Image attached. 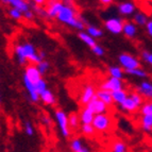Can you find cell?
<instances>
[{
  "label": "cell",
  "instance_id": "cell-1",
  "mask_svg": "<svg viewBox=\"0 0 152 152\" xmlns=\"http://www.w3.org/2000/svg\"><path fill=\"white\" fill-rule=\"evenodd\" d=\"M14 53L17 58V62L21 66H27L28 62H30V64L37 65L43 61L36 48L30 43L17 44L14 48Z\"/></svg>",
  "mask_w": 152,
  "mask_h": 152
},
{
  "label": "cell",
  "instance_id": "cell-2",
  "mask_svg": "<svg viewBox=\"0 0 152 152\" xmlns=\"http://www.w3.org/2000/svg\"><path fill=\"white\" fill-rule=\"evenodd\" d=\"M56 19L60 23L78 30L79 32L84 31V28H85V23H84L85 20L78 15V12L75 9V7H68V5L64 4L62 10L58 13Z\"/></svg>",
  "mask_w": 152,
  "mask_h": 152
},
{
  "label": "cell",
  "instance_id": "cell-3",
  "mask_svg": "<svg viewBox=\"0 0 152 152\" xmlns=\"http://www.w3.org/2000/svg\"><path fill=\"white\" fill-rule=\"evenodd\" d=\"M118 62H119V64H120V67H121L124 71L140 68V60L130 53L119 54V56H118Z\"/></svg>",
  "mask_w": 152,
  "mask_h": 152
},
{
  "label": "cell",
  "instance_id": "cell-4",
  "mask_svg": "<svg viewBox=\"0 0 152 152\" xmlns=\"http://www.w3.org/2000/svg\"><path fill=\"white\" fill-rule=\"evenodd\" d=\"M54 117H56L58 129L61 131V134L65 138H68L70 136V129L68 126V115L66 114L63 110H56L54 112Z\"/></svg>",
  "mask_w": 152,
  "mask_h": 152
},
{
  "label": "cell",
  "instance_id": "cell-5",
  "mask_svg": "<svg viewBox=\"0 0 152 152\" xmlns=\"http://www.w3.org/2000/svg\"><path fill=\"white\" fill-rule=\"evenodd\" d=\"M113 120L109 114H100L96 115L93 121V127L98 132H107L112 128Z\"/></svg>",
  "mask_w": 152,
  "mask_h": 152
},
{
  "label": "cell",
  "instance_id": "cell-6",
  "mask_svg": "<svg viewBox=\"0 0 152 152\" xmlns=\"http://www.w3.org/2000/svg\"><path fill=\"white\" fill-rule=\"evenodd\" d=\"M124 21L119 17H112L109 18L104 23V27L112 34H120L122 33V28H124Z\"/></svg>",
  "mask_w": 152,
  "mask_h": 152
},
{
  "label": "cell",
  "instance_id": "cell-7",
  "mask_svg": "<svg viewBox=\"0 0 152 152\" xmlns=\"http://www.w3.org/2000/svg\"><path fill=\"white\" fill-rule=\"evenodd\" d=\"M124 81L120 80V79L109 77L107 80H104L103 82H101V84H100V88L104 89V91H109L112 93V91L124 89Z\"/></svg>",
  "mask_w": 152,
  "mask_h": 152
},
{
  "label": "cell",
  "instance_id": "cell-8",
  "mask_svg": "<svg viewBox=\"0 0 152 152\" xmlns=\"http://www.w3.org/2000/svg\"><path fill=\"white\" fill-rule=\"evenodd\" d=\"M96 88H95L94 85L91 84H87L84 86V88L82 89L81 95H80V98H79V102L82 105H85L86 107L87 104L94 99V97L96 96Z\"/></svg>",
  "mask_w": 152,
  "mask_h": 152
},
{
  "label": "cell",
  "instance_id": "cell-9",
  "mask_svg": "<svg viewBox=\"0 0 152 152\" xmlns=\"http://www.w3.org/2000/svg\"><path fill=\"white\" fill-rule=\"evenodd\" d=\"M23 77H26L33 84H36L41 79H43V76L39 74V71L37 69V66L34 64H28L26 66Z\"/></svg>",
  "mask_w": 152,
  "mask_h": 152
},
{
  "label": "cell",
  "instance_id": "cell-10",
  "mask_svg": "<svg viewBox=\"0 0 152 152\" xmlns=\"http://www.w3.org/2000/svg\"><path fill=\"white\" fill-rule=\"evenodd\" d=\"M1 3L10 5L11 8L16 9V10H18L19 12L23 13V14H25V13L28 12V11L32 10L29 1H26V0H2Z\"/></svg>",
  "mask_w": 152,
  "mask_h": 152
},
{
  "label": "cell",
  "instance_id": "cell-11",
  "mask_svg": "<svg viewBox=\"0 0 152 152\" xmlns=\"http://www.w3.org/2000/svg\"><path fill=\"white\" fill-rule=\"evenodd\" d=\"M64 7L63 1H56V0H51V1H47L46 3V11L48 14L49 18H56L58 15L60 11Z\"/></svg>",
  "mask_w": 152,
  "mask_h": 152
},
{
  "label": "cell",
  "instance_id": "cell-12",
  "mask_svg": "<svg viewBox=\"0 0 152 152\" xmlns=\"http://www.w3.org/2000/svg\"><path fill=\"white\" fill-rule=\"evenodd\" d=\"M86 107L94 112L95 115L107 114V105L104 104L101 100H99V99L97 98V96L94 97V99L87 104Z\"/></svg>",
  "mask_w": 152,
  "mask_h": 152
},
{
  "label": "cell",
  "instance_id": "cell-13",
  "mask_svg": "<svg viewBox=\"0 0 152 152\" xmlns=\"http://www.w3.org/2000/svg\"><path fill=\"white\" fill-rule=\"evenodd\" d=\"M118 12L121 16H126L129 17L131 15H134L136 13V4L131 1H124V2H120L117 5Z\"/></svg>",
  "mask_w": 152,
  "mask_h": 152
},
{
  "label": "cell",
  "instance_id": "cell-14",
  "mask_svg": "<svg viewBox=\"0 0 152 152\" xmlns=\"http://www.w3.org/2000/svg\"><path fill=\"white\" fill-rule=\"evenodd\" d=\"M23 86H25V88L28 91L31 101L34 102V103L39 101L41 99H39V95L37 94V91L35 89V84H33L32 82L29 81L26 77H23Z\"/></svg>",
  "mask_w": 152,
  "mask_h": 152
},
{
  "label": "cell",
  "instance_id": "cell-15",
  "mask_svg": "<svg viewBox=\"0 0 152 152\" xmlns=\"http://www.w3.org/2000/svg\"><path fill=\"white\" fill-rule=\"evenodd\" d=\"M95 116L96 115L94 114V112L87 107H84L80 112V114H79L80 121H81L82 124H93Z\"/></svg>",
  "mask_w": 152,
  "mask_h": 152
},
{
  "label": "cell",
  "instance_id": "cell-16",
  "mask_svg": "<svg viewBox=\"0 0 152 152\" xmlns=\"http://www.w3.org/2000/svg\"><path fill=\"white\" fill-rule=\"evenodd\" d=\"M124 35L128 38H133L137 34V26L133 21H124V28H122Z\"/></svg>",
  "mask_w": 152,
  "mask_h": 152
},
{
  "label": "cell",
  "instance_id": "cell-17",
  "mask_svg": "<svg viewBox=\"0 0 152 152\" xmlns=\"http://www.w3.org/2000/svg\"><path fill=\"white\" fill-rule=\"evenodd\" d=\"M137 93H140L142 97H146L148 99H152V82L142 81L137 87Z\"/></svg>",
  "mask_w": 152,
  "mask_h": 152
},
{
  "label": "cell",
  "instance_id": "cell-18",
  "mask_svg": "<svg viewBox=\"0 0 152 152\" xmlns=\"http://www.w3.org/2000/svg\"><path fill=\"white\" fill-rule=\"evenodd\" d=\"M96 96L99 100H101L104 104H107V107H110V105H112V104L114 103L113 98H112V93L109 91H104V89L99 88L96 91Z\"/></svg>",
  "mask_w": 152,
  "mask_h": 152
},
{
  "label": "cell",
  "instance_id": "cell-19",
  "mask_svg": "<svg viewBox=\"0 0 152 152\" xmlns=\"http://www.w3.org/2000/svg\"><path fill=\"white\" fill-rule=\"evenodd\" d=\"M149 21L148 19L147 14L142 11H136L134 15H133V23H135L136 26H140V27H146L147 23Z\"/></svg>",
  "mask_w": 152,
  "mask_h": 152
},
{
  "label": "cell",
  "instance_id": "cell-20",
  "mask_svg": "<svg viewBox=\"0 0 152 152\" xmlns=\"http://www.w3.org/2000/svg\"><path fill=\"white\" fill-rule=\"evenodd\" d=\"M129 97V94L126 89H119V91H112V98H113V101L114 103L117 104H121L124 100H127V98Z\"/></svg>",
  "mask_w": 152,
  "mask_h": 152
},
{
  "label": "cell",
  "instance_id": "cell-21",
  "mask_svg": "<svg viewBox=\"0 0 152 152\" xmlns=\"http://www.w3.org/2000/svg\"><path fill=\"white\" fill-rule=\"evenodd\" d=\"M39 99L47 105H54L56 102V96L53 95V93L50 91V89H47L43 93V94L39 95Z\"/></svg>",
  "mask_w": 152,
  "mask_h": 152
},
{
  "label": "cell",
  "instance_id": "cell-22",
  "mask_svg": "<svg viewBox=\"0 0 152 152\" xmlns=\"http://www.w3.org/2000/svg\"><path fill=\"white\" fill-rule=\"evenodd\" d=\"M119 107H120V110L126 112V113H134V112H136L137 110L140 109V107L133 102V100H131L129 97L127 98V100H124V101L120 104Z\"/></svg>",
  "mask_w": 152,
  "mask_h": 152
},
{
  "label": "cell",
  "instance_id": "cell-23",
  "mask_svg": "<svg viewBox=\"0 0 152 152\" xmlns=\"http://www.w3.org/2000/svg\"><path fill=\"white\" fill-rule=\"evenodd\" d=\"M78 37L81 39L82 42H83L85 45H87L89 47V48H93L94 46L97 45L96 43V39H95L94 37H91L89 34H87L85 31H81V32H79L78 33Z\"/></svg>",
  "mask_w": 152,
  "mask_h": 152
},
{
  "label": "cell",
  "instance_id": "cell-24",
  "mask_svg": "<svg viewBox=\"0 0 152 152\" xmlns=\"http://www.w3.org/2000/svg\"><path fill=\"white\" fill-rule=\"evenodd\" d=\"M107 72H109L110 77L120 79V80H122V78H124V69H122L120 66H116V65L110 66L109 68H107Z\"/></svg>",
  "mask_w": 152,
  "mask_h": 152
},
{
  "label": "cell",
  "instance_id": "cell-25",
  "mask_svg": "<svg viewBox=\"0 0 152 152\" xmlns=\"http://www.w3.org/2000/svg\"><path fill=\"white\" fill-rule=\"evenodd\" d=\"M140 126L145 132L152 131V115H144L140 118Z\"/></svg>",
  "mask_w": 152,
  "mask_h": 152
},
{
  "label": "cell",
  "instance_id": "cell-26",
  "mask_svg": "<svg viewBox=\"0 0 152 152\" xmlns=\"http://www.w3.org/2000/svg\"><path fill=\"white\" fill-rule=\"evenodd\" d=\"M80 124H81L80 117L77 113H71L70 115H68V126L70 130H77Z\"/></svg>",
  "mask_w": 152,
  "mask_h": 152
},
{
  "label": "cell",
  "instance_id": "cell-27",
  "mask_svg": "<svg viewBox=\"0 0 152 152\" xmlns=\"http://www.w3.org/2000/svg\"><path fill=\"white\" fill-rule=\"evenodd\" d=\"M85 32H86L87 34H89L91 37H94L95 39L103 36V32H102L101 29H99V28H97V27H95V26H91V25L87 26Z\"/></svg>",
  "mask_w": 152,
  "mask_h": 152
},
{
  "label": "cell",
  "instance_id": "cell-28",
  "mask_svg": "<svg viewBox=\"0 0 152 152\" xmlns=\"http://www.w3.org/2000/svg\"><path fill=\"white\" fill-rule=\"evenodd\" d=\"M129 98L131 99V100H133V102H134L138 107H142V104H144V97H142L140 93L132 91V93L129 94Z\"/></svg>",
  "mask_w": 152,
  "mask_h": 152
},
{
  "label": "cell",
  "instance_id": "cell-29",
  "mask_svg": "<svg viewBox=\"0 0 152 152\" xmlns=\"http://www.w3.org/2000/svg\"><path fill=\"white\" fill-rule=\"evenodd\" d=\"M84 147L83 142H82L81 138H78V137H75L72 138L70 142V150L72 152H79L82 148Z\"/></svg>",
  "mask_w": 152,
  "mask_h": 152
},
{
  "label": "cell",
  "instance_id": "cell-30",
  "mask_svg": "<svg viewBox=\"0 0 152 152\" xmlns=\"http://www.w3.org/2000/svg\"><path fill=\"white\" fill-rule=\"evenodd\" d=\"M112 152H128L127 145L122 140H116L112 145Z\"/></svg>",
  "mask_w": 152,
  "mask_h": 152
},
{
  "label": "cell",
  "instance_id": "cell-31",
  "mask_svg": "<svg viewBox=\"0 0 152 152\" xmlns=\"http://www.w3.org/2000/svg\"><path fill=\"white\" fill-rule=\"evenodd\" d=\"M81 132L83 133V135H85V136L91 137L95 135L96 130H95V128L93 127V124H82Z\"/></svg>",
  "mask_w": 152,
  "mask_h": 152
},
{
  "label": "cell",
  "instance_id": "cell-32",
  "mask_svg": "<svg viewBox=\"0 0 152 152\" xmlns=\"http://www.w3.org/2000/svg\"><path fill=\"white\" fill-rule=\"evenodd\" d=\"M126 74L130 75V76H133V77H137V78H142L145 79L146 77L148 76L147 72L142 68H136V69H133V70H128V71H124Z\"/></svg>",
  "mask_w": 152,
  "mask_h": 152
},
{
  "label": "cell",
  "instance_id": "cell-33",
  "mask_svg": "<svg viewBox=\"0 0 152 152\" xmlns=\"http://www.w3.org/2000/svg\"><path fill=\"white\" fill-rule=\"evenodd\" d=\"M36 66H37V69H38V71H39V74H41L42 76H44V75L47 74L48 70H49V68H50V64H49L48 61H46V60H43L41 63L37 64Z\"/></svg>",
  "mask_w": 152,
  "mask_h": 152
},
{
  "label": "cell",
  "instance_id": "cell-34",
  "mask_svg": "<svg viewBox=\"0 0 152 152\" xmlns=\"http://www.w3.org/2000/svg\"><path fill=\"white\" fill-rule=\"evenodd\" d=\"M35 89H36V91H37L38 95L43 94L44 91H47V89H48V84H47L46 80L41 79V80H39V81L35 84Z\"/></svg>",
  "mask_w": 152,
  "mask_h": 152
},
{
  "label": "cell",
  "instance_id": "cell-35",
  "mask_svg": "<svg viewBox=\"0 0 152 152\" xmlns=\"http://www.w3.org/2000/svg\"><path fill=\"white\" fill-rule=\"evenodd\" d=\"M8 14H9V16L12 18V19H14V20H20L21 18L23 17V13L19 12V11L16 10V9H14V8H10V9H9Z\"/></svg>",
  "mask_w": 152,
  "mask_h": 152
},
{
  "label": "cell",
  "instance_id": "cell-36",
  "mask_svg": "<svg viewBox=\"0 0 152 152\" xmlns=\"http://www.w3.org/2000/svg\"><path fill=\"white\" fill-rule=\"evenodd\" d=\"M140 114H142V116L152 115V101L146 102V103L142 104V107H140Z\"/></svg>",
  "mask_w": 152,
  "mask_h": 152
},
{
  "label": "cell",
  "instance_id": "cell-37",
  "mask_svg": "<svg viewBox=\"0 0 152 152\" xmlns=\"http://www.w3.org/2000/svg\"><path fill=\"white\" fill-rule=\"evenodd\" d=\"M91 51H93V53H94L95 56H99V58L103 56L104 53H105V50H104L103 47H102V46H100V45H98V44L91 48Z\"/></svg>",
  "mask_w": 152,
  "mask_h": 152
},
{
  "label": "cell",
  "instance_id": "cell-38",
  "mask_svg": "<svg viewBox=\"0 0 152 152\" xmlns=\"http://www.w3.org/2000/svg\"><path fill=\"white\" fill-rule=\"evenodd\" d=\"M25 132L28 136H33L34 135V128L30 121H25Z\"/></svg>",
  "mask_w": 152,
  "mask_h": 152
},
{
  "label": "cell",
  "instance_id": "cell-39",
  "mask_svg": "<svg viewBox=\"0 0 152 152\" xmlns=\"http://www.w3.org/2000/svg\"><path fill=\"white\" fill-rule=\"evenodd\" d=\"M142 58L146 63H148L150 66H152V52H149V51H142Z\"/></svg>",
  "mask_w": 152,
  "mask_h": 152
},
{
  "label": "cell",
  "instance_id": "cell-40",
  "mask_svg": "<svg viewBox=\"0 0 152 152\" xmlns=\"http://www.w3.org/2000/svg\"><path fill=\"white\" fill-rule=\"evenodd\" d=\"M23 17H25L26 19H28V20H33L34 17H35V13H34L33 10H30L23 14Z\"/></svg>",
  "mask_w": 152,
  "mask_h": 152
},
{
  "label": "cell",
  "instance_id": "cell-41",
  "mask_svg": "<svg viewBox=\"0 0 152 152\" xmlns=\"http://www.w3.org/2000/svg\"><path fill=\"white\" fill-rule=\"evenodd\" d=\"M42 120V124H44V126H47V127H49L51 124V118L49 116H47V115H43L41 118Z\"/></svg>",
  "mask_w": 152,
  "mask_h": 152
},
{
  "label": "cell",
  "instance_id": "cell-42",
  "mask_svg": "<svg viewBox=\"0 0 152 152\" xmlns=\"http://www.w3.org/2000/svg\"><path fill=\"white\" fill-rule=\"evenodd\" d=\"M146 31H147L148 34L152 37V19H150L147 23V25H146Z\"/></svg>",
  "mask_w": 152,
  "mask_h": 152
},
{
  "label": "cell",
  "instance_id": "cell-43",
  "mask_svg": "<svg viewBox=\"0 0 152 152\" xmlns=\"http://www.w3.org/2000/svg\"><path fill=\"white\" fill-rule=\"evenodd\" d=\"M33 3H34L36 7H41V8H42V5L46 4V3H47V1H44V0H34V1H33Z\"/></svg>",
  "mask_w": 152,
  "mask_h": 152
},
{
  "label": "cell",
  "instance_id": "cell-44",
  "mask_svg": "<svg viewBox=\"0 0 152 152\" xmlns=\"http://www.w3.org/2000/svg\"><path fill=\"white\" fill-rule=\"evenodd\" d=\"M113 3L112 0H101L100 1V4H105V5H111Z\"/></svg>",
  "mask_w": 152,
  "mask_h": 152
},
{
  "label": "cell",
  "instance_id": "cell-45",
  "mask_svg": "<svg viewBox=\"0 0 152 152\" xmlns=\"http://www.w3.org/2000/svg\"><path fill=\"white\" fill-rule=\"evenodd\" d=\"M38 54H39V56H41L42 60H45L46 58V52L44 50H39L38 51Z\"/></svg>",
  "mask_w": 152,
  "mask_h": 152
},
{
  "label": "cell",
  "instance_id": "cell-46",
  "mask_svg": "<svg viewBox=\"0 0 152 152\" xmlns=\"http://www.w3.org/2000/svg\"><path fill=\"white\" fill-rule=\"evenodd\" d=\"M79 152H91V150H89L87 147H85V146H84V147L82 148V149L80 150V151H79Z\"/></svg>",
  "mask_w": 152,
  "mask_h": 152
},
{
  "label": "cell",
  "instance_id": "cell-47",
  "mask_svg": "<svg viewBox=\"0 0 152 152\" xmlns=\"http://www.w3.org/2000/svg\"><path fill=\"white\" fill-rule=\"evenodd\" d=\"M0 103H1V95H0Z\"/></svg>",
  "mask_w": 152,
  "mask_h": 152
},
{
  "label": "cell",
  "instance_id": "cell-48",
  "mask_svg": "<svg viewBox=\"0 0 152 152\" xmlns=\"http://www.w3.org/2000/svg\"><path fill=\"white\" fill-rule=\"evenodd\" d=\"M151 16H152V15H151ZM151 19H152V18H151Z\"/></svg>",
  "mask_w": 152,
  "mask_h": 152
}]
</instances>
